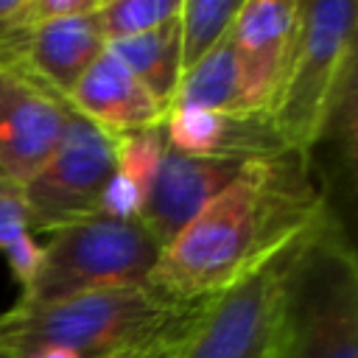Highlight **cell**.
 <instances>
[{
  "label": "cell",
  "instance_id": "6da1fadb",
  "mask_svg": "<svg viewBox=\"0 0 358 358\" xmlns=\"http://www.w3.org/2000/svg\"><path fill=\"white\" fill-rule=\"evenodd\" d=\"M327 210L310 154L249 159L162 246L148 291L179 308H201L296 243Z\"/></svg>",
  "mask_w": 358,
  "mask_h": 358
},
{
  "label": "cell",
  "instance_id": "7a4b0ae2",
  "mask_svg": "<svg viewBox=\"0 0 358 358\" xmlns=\"http://www.w3.org/2000/svg\"><path fill=\"white\" fill-rule=\"evenodd\" d=\"M201 308H179L148 288H109L42 305L17 302L0 313V358H28L42 350H67L78 358H103L187 333Z\"/></svg>",
  "mask_w": 358,
  "mask_h": 358
},
{
  "label": "cell",
  "instance_id": "3957f363",
  "mask_svg": "<svg viewBox=\"0 0 358 358\" xmlns=\"http://www.w3.org/2000/svg\"><path fill=\"white\" fill-rule=\"evenodd\" d=\"M280 358H358V263L333 210L285 252Z\"/></svg>",
  "mask_w": 358,
  "mask_h": 358
},
{
  "label": "cell",
  "instance_id": "277c9868",
  "mask_svg": "<svg viewBox=\"0 0 358 358\" xmlns=\"http://www.w3.org/2000/svg\"><path fill=\"white\" fill-rule=\"evenodd\" d=\"M358 6L352 0H302V22L271 120L288 151L310 154L327 117L355 76Z\"/></svg>",
  "mask_w": 358,
  "mask_h": 358
},
{
  "label": "cell",
  "instance_id": "5b68a950",
  "mask_svg": "<svg viewBox=\"0 0 358 358\" xmlns=\"http://www.w3.org/2000/svg\"><path fill=\"white\" fill-rule=\"evenodd\" d=\"M159 252L162 246L140 218L90 215L48 235L39 274L20 302L42 305L109 288H148Z\"/></svg>",
  "mask_w": 358,
  "mask_h": 358
},
{
  "label": "cell",
  "instance_id": "8992f818",
  "mask_svg": "<svg viewBox=\"0 0 358 358\" xmlns=\"http://www.w3.org/2000/svg\"><path fill=\"white\" fill-rule=\"evenodd\" d=\"M112 173V134L70 106L59 145L20 187L31 229L50 235L67 224L95 215L101 190Z\"/></svg>",
  "mask_w": 358,
  "mask_h": 358
},
{
  "label": "cell",
  "instance_id": "52a82bcc",
  "mask_svg": "<svg viewBox=\"0 0 358 358\" xmlns=\"http://www.w3.org/2000/svg\"><path fill=\"white\" fill-rule=\"evenodd\" d=\"M285 252L204 302L179 358H280Z\"/></svg>",
  "mask_w": 358,
  "mask_h": 358
},
{
  "label": "cell",
  "instance_id": "ba28073f",
  "mask_svg": "<svg viewBox=\"0 0 358 358\" xmlns=\"http://www.w3.org/2000/svg\"><path fill=\"white\" fill-rule=\"evenodd\" d=\"M302 22V0H246L229 28L238 73V112L271 115L288 76Z\"/></svg>",
  "mask_w": 358,
  "mask_h": 358
},
{
  "label": "cell",
  "instance_id": "9c48e42d",
  "mask_svg": "<svg viewBox=\"0 0 358 358\" xmlns=\"http://www.w3.org/2000/svg\"><path fill=\"white\" fill-rule=\"evenodd\" d=\"M67 117L62 95L0 67V182L22 187L59 145Z\"/></svg>",
  "mask_w": 358,
  "mask_h": 358
},
{
  "label": "cell",
  "instance_id": "30bf717a",
  "mask_svg": "<svg viewBox=\"0 0 358 358\" xmlns=\"http://www.w3.org/2000/svg\"><path fill=\"white\" fill-rule=\"evenodd\" d=\"M243 165L246 162L238 159L179 154L168 145L145 190L140 221L159 246L171 243L176 232L243 171Z\"/></svg>",
  "mask_w": 358,
  "mask_h": 358
},
{
  "label": "cell",
  "instance_id": "8fae6325",
  "mask_svg": "<svg viewBox=\"0 0 358 358\" xmlns=\"http://www.w3.org/2000/svg\"><path fill=\"white\" fill-rule=\"evenodd\" d=\"M103 48L106 39L98 25V11H92L28 28L25 36L0 59V67L22 73L67 101L76 81Z\"/></svg>",
  "mask_w": 358,
  "mask_h": 358
},
{
  "label": "cell",
  "instance_id": "7c38bea8",
  "mask_svg": "<svg viewBox=\"0 0 358 358\" xmlns=\"http://www.w3.org/2000/svg\"><path fill=\"white\" fill-rule=\"evenodd\" d=\"M165 140L173 151L215 159H271L288 151L271 115L252 112H204L171 106L165 120Z\"/></svg>",
  "mask_w": 358,
  "mask_h": 358
},
{
  "label": "cell",
  "instance_id": "4fadbf2b",
  "mask_svg": "<svg viewBox=\"0 0 358 358\" xmlns=\"http://www.w3.org/2000/svg\"><path fill=\"white\" fill-rule=\"evenodd\" d=\"M67 103L109 134L134 131L165 120V109L157 103V98L106 48L76 81Z\"/></svg>",
  "mask_w": 358,
  "mask_h": 358
},
{
  "label": "cell",
  "instance_id": "5bb4252c",
  "mask_svg": "<svg viewBox=\"0 0 358 358\" xmlns=\"http://www.w3.org/2000/svg\"><path fill=\"white\" fill-rule=\"evenodd\" d=\"M106 50L157 98V103L168 115L179 78H182L179 17L168 20L165 25L154 31L117 39V42H106Z\"/></svg>",
  "mask_w": 358,
  "mask_h": 358
},
{
  "label": "cell",
  "instance_id": "9a60e30c",
  "mask_svg": "<svg viewBox=\"0 0 358 358\" xmlns=\"http://www.w3.org/2000/svg\"><path fill=\"white\" fill-rule=\"evenodd\" d=\"M171 106L204 112H238V73L229 39L218 42L201 62L182 73Z\"/></svg>",
  "mask_w": 358,
  "mask_h": 358
},
{
  "label": "cell",
  "instance_id": "2e32d148",
  "mask_svg": "<svg viewBox=\"0 0 358 358\" xmlns=\"http://www.w3.org/2000/svg\"><path fill=\"white\" fill-rule=\"evenodd\" d=\"M241 0H182L179 8V45L182 73L201 62L218 42L229 36Z\"/></svg>",
  "mask_w": 358,
  "mask_h": 358
},
{
  "label": "cell",
  "instance_id": "e0dca14e",
  "mask_svg": "<svg viewBox=\"0 0 358 358\" xmlns=\"http://www.w3.org/2000/svg\"><path fill=\"white\" fill-rule=\"evenodd\" d=\"M182 0H106L98 6V25L106 42L129 39L179 17Z\"/></svg>",
  "mask_w": 358,
  "mask_h": 358
},
{
  "label": "cell",
  "instance_id": "ac0fdd59",
  "mask_svg": "<svg viewBox=\"0 0 358 358\" xmlns=\"http://www.w3.org/2000/svg\"><path fill=\"white\" fill-rule=\"evenodd\" d=\"M165 148H168V140H165L162 123L112 134L115 173H120L129 182H134L145 196V190H148V185H151V179H154V173L159 168V159H162Z\"/></svg>",
  "mask_w": 358,
  "mask_h": 358
},
{
  "label": "cell",
  "instance_id": "d6986e66",
  "mask_svg": "<svg viewBox=\"0 0 358 358\" xmlns=\"http://www.w3.org/2000/svg\"><path fill=\"white\" fill-rule=\"evenodd\" d=\"M143 190L129 182L126 176L120 173H112L109 182L103 185L101 190V199H98V213L95 215H103V218H117V221H131V218H140L143 213Z\"/></svg>",
  "mask_w": 358,
  "mask_h": 358
},
{
  "label": "cell",
  "instance_id": "ffe728a7",
  "mask_svg": "<svg viewBox=\"0 0 358 358\" xmlns=\"http://www.w3.org/2000/svg\"><path fill=\"white\" fill-rule=\"evenodd\" d=\"M3 255H6V263H8L11 277L17 280V285L22 291L31 288V282L36 280L39 266H42V243L31 232H25V235L14 238L11 243H6Z\"/></svg>",
  "mask_w": 358,
  "mask_h": 358
},
{
  "label": "cell",
  "instance_id": "44dd1931",
  "mask_svg": "<svg viewBox=\"0 0 358 358\" xmlns=\"http://www.w3.org/2000/svg\"><path fill=\"white\" fill-rule=\"evenodd\" d=\"M101 0H28V22L42 25V22H56V20H70V17H84L98 11Z\"/></svg>",
  "mask_w": 358,
  "mask_h": 358
},
{
  "label": "cell",
  "instance_id": "7402d4cb",
  "mask_svg": "<svg viewBox=\"0 0 358 358\" xmlns=\"http://www.w3.org/2000/svg\"><path fill=\"white\" fill-rule=\"evenodd\" d=\"M28 229H31V221H28L22 193H20V187H8L0 196V249L6 243H11L14 238L25 235Z\"/></svg>",
  "mask_w": 358,
  "mask_h": 358
},
{
  "label": "cell",
  "instance_id": "603a6c76",
  "mask_svg": "<svg viewBox=\"0 0 358 358\" xmlns=\"http://www.w3.org/2000/svg\"><path fill=\"white\" fill-rule=\"evenodd\" d=\"M193 330V327H190ZM187 330V333H190ZM187 333H179V336H171V338H162V341H157L143 358H179V352H182V344H185V338H187Z\"/></svg>",
  "mask_w": 358,
  "mask_h": 358
},
{
  "label": "cell",
  "instance_id": "cb8c5ba5",
  "mask_svg": "<svg viewBox=\"0 0 358 358\" xmlns=\"http://www.w3.org/2000/svg\"><path fill=\"white\" fill-rule=\"evenodd\" d=\"M151 347H154V344H148V347H137V350H120V352H112V355H103V358H143Z\"/></svg>",
  "mask_w": 358,
  "mask_h": 358
},
{
  "label": "cell",
  "instance_id": "d4e9b609",
  "mask_svg": "<svg viewBox=\"0 0 358 358\" xmlns=\"http://www.w3.org/2000/svg\"><path fill=\"white\" fill-rule=\"evenodd\" d=\"M8 187H14V185H6V182H0V196H3V193H6Z\"/></svg>",
  "mask_w": 358,
  "mask_h": 358
}]
</instances>
